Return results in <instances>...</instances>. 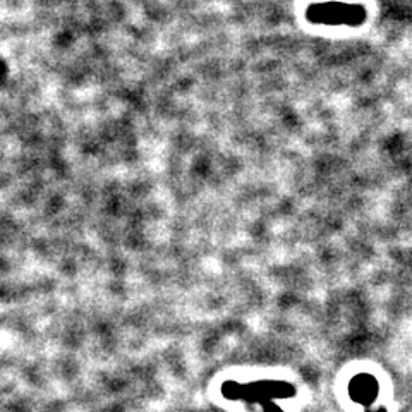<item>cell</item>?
Listing matches in <instances>:
<instances>
[{
  "label": "cell",
  "instance_id": "cell-1",
  "mask_svg": "<svg viewBox=\"0 0 412 412\" xmlns=\"http://www.w3.org/2000/svg\"><path fill=\"white\" fill-rule=\"evenodd\" d=\"M306 17L313 24L325 26H361L366 19V9L359 3L328 0L311 3L306 10Z\"/></svg>",
  "mask_w": 412,
  "mask_h": 412
}]
</instances>
